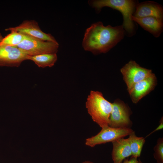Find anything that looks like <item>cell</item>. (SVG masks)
<instances>
[{
  "instance_id": "1",
  "label": "cell",
  "mask_w": 163,
  "mask_h": 163,
  "mask_svg": "<svg viewBox=\"0 0 163 163\" xmlns=\"http://www.w3.org/2000/svg\"><path fill=\"white\" fill-rule=\"evenodd\" d=\"M125 32L123 26H104L102 22L92 24L86 30L82 42L84 49L97 55L108 52L123 39Z\"/></svg>"
},
{
  "instance_id": "2",
  "label": "cell",
  "mask_w": 163,
  "mask_h": 163,
  "mask_svg": "<svg viewBox=\"0 0 163 163\" xmlns=\"http://www.w3.org/2000/svg\"><path fill=\"white\" fill-rule=\"evenodd\" d=\"M89 5L99 13L104 7H110L119 11L123 16L122 25L128 36H131L135 33V27L132 16L137 2L133 0H92L88 1Z\"/></svg>"
},
{
  "instance_id": "3",
  "label": "cell",
  "mask_w": 163,
  "mask_h": 163,
  "mask_svg": "<svg viewBox=\"0 0 163 163\" xmlns=\"http://www.w3.org/2000/svg\"><path fill=\"white\" fill-rule=\"evenodd\" d=\"M85 106L93 120L100 127L108 125L112 104L104 98L101 92L91 91Z\"/></svg>"
},
{
  "instance_id": "4",
  "label": "cell",
  "mask_w": 163,
  "mask_h": 163,
  "mask_svg": "<svg viewBox=\"0 0 163 163\" xmlns=\"http://www.w3.org/2000/svg\"><path fill=\"white\" fill-rule=\"evenodd\" d=\"M24 34L23 40L16 46L25 54L34 56L46 53H56L57 52L58 43L43 40Z\"/></svg>"
},
{
  "instance_id": "5",
  "label": "cell",
  "mask_w": 163,
  "mask_h": 163,
  "mask_svg": "<svg viewBox=\"0 0 163 163\" xmlns=\"http://www.w3.org/2000/svg\"><path fill=\"white\" fill-rule=\"evenodd\" d=\"M112 104L108 126L115 128H131L133 123L130 118L132 112L128 105L117 99Z\"/></svg>"
},
{
  "instance_id": "6",
  "label": "cell",
  "mask_w": 163,
  "mask_h": 163,
  "mask_svg": "<svg viewBox=\"0 0 163 163\" xmlns=\"http://www.w3.org/2000/svg\"><path fill=\"white\" fill-rule=\"evenodd\" d=\"M96 135L86 139L85 144L93 147L95 145L113 141L129 136L133 131L131 128H115L108 126L102 128Z\"/></svg>"
},
{
  "instance_id": "7",
  "label": "cell",
  "mask_w": 163,
  "mask_h": 163,
  "mask_svg": "<svg viewBox=\"0 0 163 163\" xmlns=\"http://www.w3.org/2000/svg\"><path fill=\"white\" fill-rule=\"evenodd\" d=\"M128 92L136 83L147 78L152 73V70L141 66L135 61L130 60L120 70Z\"/></svg>"
},
{
  "instance_id": "8",
  "label": "cell",
  "mask_w": 163,
  "mask_h": 163,
  "mask_svg": "<svg viewBox=\"0 0 163 163\" xmlns=\"http://www.w3.org/2000/svg\"><path fill=\"white\" fill-rule=\"evenodd\" d=\"M0 33V43L3 38ZM26 55L16 46H10L0 44V66L18 67L27 60Z\"/></svg>"
},
{
  "instance_id": "9",
  "label": "cell",
  "mask_w": 163,
  "mask_h": 163,
  "mask_svg": "<svg viewBox=\"0 0 163 163\" xmlns=\"http://www.w3.org/2000/svg\"><path fill=\"white\" fill-rule=\"evenodd\" d=\"M6 31H14L44 40L58 43L51 34L43 32L38 23L34 20H24L19 25L5 29Z\"/></svg>"
},
{
  "instance_id": "10",
  "label": "cell",
  "mask_w": 163,
  "mask_h": 163,
  "mask_svg": "<svg viewBox=\"0 0 163 163\" xmlns=\"http://www.w3.org/2000/svg\"><path fill=\"white\" fill-rule=\"evenodd\" d=\"M157 84V79L154 73L135 84L128 92L134 104L137 103L141 99L154 89Z\"/></svg>"
},
{
  "instance_id": "11",
  "label": "cell",
  "mask_w": 163,
  "mask_h": 163,
  "mask_svg": "<svg viewBox=\"0 0 163 163\" xmlns=\"http://www.w3.org/2000/svg\"><path fill=\"white\" fill-rule=\"evenodd\" d=\"M133 16L137 18L152 17L163 21V9L157 2H144L137 4Z\"/></svg>"
},
{
  "instance_id": "12",
  "label": "cell",
  "mask_w": 163,
  "mask_h": 163,
  "mask_svg": "<svg viewBox=\"0 0 163 163\" xmlns=\"http://www.w3.org/2000/svg\"><path fill=\"white\" fill-rule=\"evenodd\" d=\"M112 142L113 149L111 154L113 163H121L126 158L132 155L127 138L118 139Z\"/></svg>"
},
{
  "instance_id": "13",
  "label": "cell",
  "mask_w": 163,
  "mask_h": 163,
  "mask_svg": "<svg viewBox=\"0 0 163 163\" xmlns=\"http://www.w3.org/2000/svg\"><path fill=\"white\" fill-rule=\"evenodd\" d=\"M132 20L155 37H159L163 31V21L156 18H137L133 16Z\"/></svg>"
},
{
  "instance_id": "14",
  "label": "cell",
  "mask_w": 163,
  "mask_h": 163,
  "mask_svg": "<svg viewBox=\"0 0 163 163\" xmlns=\"http://www.w3.org/2000/svg\"><path fill=\"white\" fill-rule=\"evenodd\" d=\"M27 60L34 62L39 67L45 68L53 66L57 60L56 53H46L34 56L27 55Z\"/></svg>"
},
{
  "instance_id": "15",
  "label": "cell",
  "mask_w": 163,
  "mask_h": 163,
  "mask_svg": "<svg viewBox=\"0 0 163 163\" xmlns=\"http://www.w3.org/2000/svg\"><path fill=\"white\" fill-rule=\"evenodd\" d=\"M127 138L132 152V156L136 158L140 157L143 146L145 142V138L138 137L134 131L132 132Z\"/></svg>"
},
{
  "instance_id": "16",
  "label": "cell",
  "mask_w": 163,
  "mask_h": 163,
  "mask_svg": "<svg viewBox=\"0 0 163 163\" xmlns=\"http://www.w3.org/2000/svg\"><path fill=\"white\" fill-rule=\"evenodd\" d=\"M3 37L0 43L2 45L10 46H17L21 43L24 38V34L14 31Z\"/></svg>"
},
{
  "instance_id": "17",
  "label": "cell",
  "mask_w": 163,
  "mask_h": 163,
  "mask_svg": "<svg viewBox=\"0 0 163 163\" xmlns=\"http://www.w3.org/2000/svg\"><path fill=\"white\" fill-rule=\"evenodd\" d=\"M154 156L158 163H163V138L159 137L154 147Z\"/></svg>"
},
{
  "instance_id": "18",
  "label": "cell",
  "mask_w": 163,
  "mask_h": 163,
  "mask_svg": "<svg viewBox=\"0 0 163 163\" xmlns=\"http://www.w3.org/2000/svg\"><path fill=\"white\" fill-rule=\"evenodd\" d=\"M137 158L133 156L129 159H124L123 162L121 163H142L140 160H138Z\"/></svg>"
},
{
  "instance_id": "19",
  "label": "cell",
  "mask_w": 163,
  "mask_h": 163,
  "mask_svg": "<svg viewBox=\"0 0 163 163\" xmlns=\"http://www.w3.org/2000/svg\"><path fill=\"white\" fill-rule=\"evenodd\" d=\"M160 124L156 128L155 130H154L153 131H152V132L150 133H149L148 135H147L145 138L149 136L151 134H152V133H155V132L157 131L158 130H159L163 128V117H162L159 121Z\"/></svg>"
},
{
  "instance_id": "20",
  "label": "cell",
  "mask_w": 163,
  "mask_h": 163,
  "mask_svg": "<svg viewBox=\"0 0 163 163\" xmlns=\"http://www.w3.org/2000/svg\"><path fill=\"white\" fill-rule=\"evenodd\" d=\"M82 163H93V162L90 161H84Z\"/></svg>"
}]
</instances>
